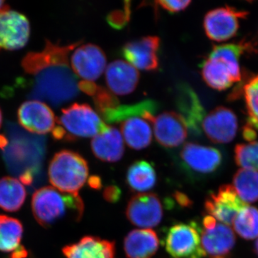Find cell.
Masks as SVG:
<instances>
[{"mask_svg": "<svg viewBox=\"0 0 258 258\" xmlns=\"http://www.w3.org/2000/svg\"><path fill=\"white\" fill-rule=\"evenodd\" d=\"M246 206L231 184L222 185L216 192L209 195L205 203L208 215L228 226L233 224L239 212Z\"/></svg>", "mask_w": 258, "mask_h": 258, "instance_id": "ba28073f", "label": "cell"}, {"mask_svg": "<svg viewBox=\"0 0 258 258\" xmlns=\"http://www.w3.org/2000/svg\"><path fill=\"white\" fill-rule=\"evenodd\" d=\"M79 91L92 97L97 111L101 113L106 110L119 106L118 98L111 91L91 81H81L79 82Z\"/></svg>", "mask_w": 258, "mask_h": 258, "instance_id": "f1b7e54d", "label": "cell"}, {"mask_svg": "<svg viewBox=\"0 0 258 258\" xmlns=\"http://www.w3.org/2000/svg\"><path fill=\"white\" fill-rule=\"evenodd\" d=\"M191 3V1H157L154 3V4L157 5V6H160L163 9L165 10L166 11L169 12L170 13H179V12L183 11L187 8Z\"/></svg>", "mask_w": 258, "mask_h": 258, "instance_id": "836d02e7", "label": "cell"}, {"mask_svg": "<svg viewBox=\"0 0 258 258\" xmlns=\"http://www.w3.org/2000/svg\"><path fill=\"white\" fill-rule=\"evenodd\" d=\"M235 159L236 164L243 169L258 171V142L237 144Z\"/></svg>", "mask_w": 258, "mask_h": 258, "instance_id": "1f68e13d", "label": "cell"}, {"mask_svg": "<svg viewBox=\"0 0 258 258\" xmlns=\"http://www.w3.org/2000/svg\"><path fill=\"white\" fill-rule=\"evenodd\" d=\"M82 42L60 45V42L53 43L47 40L43 50L28 52L23 57L24 71L35 76L30 96L59 106L79 95V81L69 59L71 52Z\"/></svg>", "mask_w": 258, "mask_h": 258, "instance_id": "6da1fadb", "label": "cell"}, {"mask_svg": "<svg viewBox=\"0 0 258 258\" xmlns=\"http://www.w3.org/2000/svg\"><path fill=\"white\" fill-rule=\"evenodd\" d=\"M137 69L122 60L113 61L106 69V81L110 91L119 96L134 92L139 81Z\"/></svg>", "mask_w": 258, "mask_h": 258, "instance_id": "d6986e66", "label": "cell"}, {"mask_svg": "<svg viewBox=\"0 0 258 258\" xmlns=\"http://www.w3.org/2000/svg\"><path fill=\"white\" fill-rule=\"evenodd\" d=\"M249 47L243 42L212 47L201 64V74L208 86L224 91L242 79L240 57Z\"/></svg>", "mask_w": 258, "mask_h": 258, "instance_id": "7a4b0ae2", "label": "cell"}, {"mask_svg": "<svg viewBox=\"0 0 258 258\" xmlns=\"http://www.w3.org/2000/svg\"><path fill=\"white\" fill-rule=\"evenodd\" d=\"M121 195L120 188L115 185H111L105 188L103 191V198L108 203H115L119 201Z\"/></svg>", "mask_w": 258, "mask_h": 258, "instance_id": "e575fe53", "label": "cell"}, {"mask_svg": "<svg viewBox=\"0 0 258 258\" xmlns=\"http://www.w3.org/2000/svg\"><path fill=\"white\" fill-rule=\"evenodd\" d=\"M254 252H255L256 254H257L258 257V238L257 240H256L255 243H254Z\"/></svg>", "mask_w": 258, "mask_h": 258, "instance_id": "ab89813d", "label": "cell"}, {"mask_svg": "<svg viewBox=\"0 0 258 258\" xmlns=\"http://www.w3.org/2000/svg\"><path fill=\"white\" fill-rule=\"evenodd\" d=\"M115 242L99 237L86 236L77 243L62 248L66 258H113Z\"/></svg>", "mask_w": 258, "mask_h": 258, "instance_id": "44dd1931", "label": "cell"}, {"mask_svg": "<svg viewBox=\"0 0 258 258\" xmlns=\"http://www.w3.org/2000/svg\"><path fill=\"white\" fill-rule=\"evenodd\" d=\"M71 66L76 76L83 81L93 82L106 70V56L101 47L94 44L79 45L71 56Z\"/></svg>", "mask_w": 258, "mask_h": 258, "instance_id": "7c38bea8", "label": "cell"}, {"mask_svg": "<svg viewBox=\"0 0 258 258\" xmlns=\"http://www.w3.org/2000/svg\"><path fill=\"white\" fill-rule=\"evenodd\" d=\"M180 157L190 170L201 174L215 172L222 161V154L218 149L195 143L184 144Z\"/></svg>", "mask_w": 258, "mask_h": 258, "instance_id": "e0dca14e", "label": "cell"}, {"mask_svg": "<svg viewBox=\"0 0 258 258\" xmlns=\"http://www.w3.org/2000/svg\"><path fill=\"white\" fill-rule=\"evenodd\" d=\"M152 124L155 138L162 147H179L187 138L186 123L179 113L176 112H163L157 117H154Z\"/></svg>", "mask_w": 258, "mask_h": 258, "instance_id": "9a60e30c", "label": "cell"}, {"mask_svg": "<svg viewBox=\"0 0 258 258\" xmlns=\"http://www.w3.org/2000/svg\"><path fill=\"white\" fill-rule=\"evenodd\" d=\"M126 182L130 189L137 192L152 189L157 183V174L154 166L145 160L135 161L127 171Z\"/></svg>", "mask_w": 258, "mask_h": 258, "instance_id": "484cf974", "label": "cell"}, {"mask_svg": "<svg viewBox=\"0 0 258 258\" xmlns=\"http://www.w3.org/2000/svg\"><path fill=\"white\" fill-rule=\"evenodd\" d=\"M233 187L244 203L258 201V171L240 169L233 177Z\"/></svg>", "mask_w": 258, "mask_h": 258, "instance_id": "83f0119b", "label": "cell"}, {"mask_svg": "<svg viewBox=\"0 0 258 258\" xmlns=\"http://www.w3.org/2000/svg\"><path fill=\"white\" fill-rule=\"evenodd\" d=\"M202 246L209 258H231L236 237L230 226L221 222L211 228H200Z\"/></svg>", "mask_w": 258, "mask_h": 258, "instance_id": "2e32d148", "label": "cell"}, {"mask_svg": "<svg viewBox=\"0 0 258 258\" xmlns=\"http://www.w3.org/2000/svg\"><path fill=\"white\" fill-rule=\"evenodd\" d=\"M88 173L87 161L79 153L67 149L56 153L49 164V181L61 192L79 195Z\"/></svg>", "mask_w": 258, "mask_h": 258, "instance_id": "5b68a950", "label": "cell"}, {"mask_svg": "<svg viewBox=\"0 0 258 258\" xmlns=\"http://www.w3.org/2000/svg\"><path fill=\"white\" fill-rule=\"evenodd\" d=\"M243 134L244 139H247V141H252L256 137L255 132H254L253 128L250 125L244 128Z\"/></svg>", "mask_w": 258, "mask_h": 258, "instance_id": "74e56055", "label": "cell"}, {"mask_svg": "<svg viewBox=\"0 0 258 258\" xmlns=\"http://www.w3.org/2000/svg\"><path fill=\"white\" fill-rule=\"evenodd\" d=\"M23 227L17 219L0 215V251L15 252L20 247Z\"/></svg>", "mask_w": 258, "mask_h": 258, "instance_id": "4316f807", "label": "cell"}, {"mask_svg": "<svg viewBox=\"0 0 258 258\" xmlns=\"http://www.w3.org/2000/svg\"><path fill=\"white\" fill-rule=\"evenodd\" d=\"M91 149L97 159L105 162H116L124 154V143L118 128L107 126L91 141Z\"/></svg>", "mask_w": 258, "mask_h": 258, "instance_id": "ffe728a7", "label": "cell"}, {"mask_svg": "<svg viewBox=\"0 0 258 258\" xmlns=\"http://www.w3.org/2000/svg\"><path fill=\"white\" fill-rule=\"evenodd\" d=\"M158 103L153 100H145L132 105H119L111 109L106 110L100 114L108 123H121L123 120L134 116L143 117L152 124L154 113L157 112Z\"/></svg>", "mask_w": 258, "mask_h": 258, "instance_id": "cb8c5ba5", "label": "cell"}, {"mask_svg": "<svg viewBox=\"0 0 258 258\" xmlns=\"http://www.w3.org/2000/svg\"><path fill=\"white\" fill-rule=\"evenodd\" d=\"M248 15L226 6L210 10L204 19V29L207 36L217 42L226 41L235 36L239 29V19L245 18Z\"/></svg>", "mask_w": 258, "mask_h": 258, "instance_id": "52a82bcc", "label": "cell"}, {"mask_svg": "<svg viewBox=\"0 0 258 258\" xmlns=\"http://www.w3.org/2000/svg\"><path fill=\"white\" fill-rule=\"evenodd\" d=\"M161 40L157 36H146L126 42L120 48V55L135 69L156 71L159 69Z\"/></svg>", "mask_w": 258, "mask_h": 258, "instance_id": "9c48e42d", "label": "cell"}, {"mask_svg": "<svg viewBox=\"0 0 258 258\" xmlns=\"http://www.w3.org/2000/svg\"><path fill=\"white\" fill-rule=\"evenodd\" d=\"M56 124L53 138L69 142L94 137L108 126L89 105L77 103L62 109Z\"/></svg>", "mask_w": 258, "mask_h": 258, "instance_id": "277c9868", "label": "cell"}, {"mask_svg": "<svg viewBox=\"0 0 258 258\" xmlns=\"http://www.w3.org/2000/svg\"><path fill=\"white\" fill-rule=\"evenodd\" d=\"M88 184L91 188L95 189H100L102 187L101 178L97 176H93L88 180Z\"/></svg>", "mask_w": 258, "mask_h": 258, "instance_id": "8d00e7d4", "label": "cell"}, {"mask_svg": "<svg viewBox=\"0 0 258 258\" xmlns=\"http://www.w3.org/2000/svg\"><path fill=\"white\" fill-rule=\"evenodd\" d=\"M2 123H3V112H2L1 108H0V128H1Z\"/></svg>", "mask_w": 258, "mask_h": 258, "instance_id": "60d3db41", "label": "cell"}, {"mask_svg": "<svg viewBox=\"0 0 258 258\" xmlns=\"http://www.w3.org/2000/svg\"><path fill=\"white\" fill-rule=\"evenodd\" d=\"M18 118L24 128L37 135L52 132L57 123V118L50 107L35 99L22 103L18 110Z\"/></svg>", "mask_w": 258, "mask_h": 258, "instance_id": "4fadbf2b", "label": "cell"}, {"mask_svg": "<svg viewBox=\"0 0 258 258\" xmlns=\"http://www.w3.org/2000/svg\"><path fill=\"white\" fill-rule=\"evenodd\" d=\"M235 113L225 107H217L204 118L202 128L208 138L215 144H227L235 138L237 131Z\"/></svg>", "mask_w": 258, "mask_h": 258, "instance_id": "5bb4252c", "label": "cell"}, {"mask_svg": "<svg viewBox=\"0 0 258 258\" xmlns=\"http://www.w3.org/2000/svg\"><path fill=\"white\" fill-rule=\"evenodd\" d=\"M174 197L180 206L184 207V208H189L192 205V202L189 200V198L186 195L180 192V191H176L174 193Z\"/></svg>", "mask_w": 258, "mask_h": 258, "instance_id": "d590c367", "label": "cell"}, {"mask_svg": "<svg viewBox=\"0 0 258 258\" xmlns=\"http://www.w3.org/2000/svg\"><path fill=\"white\" fill-rule=\"evenodd\" d=\"M232 225L244 240H254L258 237V209L247 205L239 212Z\"/></svg>", "mask_w": 258, "mask_h": 258, "instance_id": "f546056e", "label": "cell"}, {"mask_svg": "<svg viewBox=\"0 0 258 258\" xmlns=\"http://www.w3.org/2000/svg\"><path fill=\"white\" fill-rule=\"evenodd\" d=\"M131 6L129 2H125V5L122 9L111 12L107 16V22L108 25L115 29L124 28L128 23L131 16Z\"/></svg>", "mask_w": 258, "mask_h": 258, "instance_id": "d6a6232c", "label": "cell"}, {"mask_svg": "<svg viewBox=\"0 0 258 258\" xmlns=\"http://www.w3.org/2000/svg\"><path fill=\"white\" fill-rule=\"evenodd\" d=\"M26 196V189L20 180L11 176L0 179V208L5 211H18L23 207Z\"/></svg>", "mask_w": 258, "mask_h": 258, "instance_id": "d4e9b609", "label": "cell"}, {"mask_svg": "<svg viewBox=\"0 0 258 258\" xmlns=\"http://www.w3.org/2000/svg\"><path fill=\"white\" fill-rule=\"evenodd\" d=\"M243 91L249 124L258 130V75L249 80L244 86Z\"/></svg>", "mask_w": 258, "mask_h": 258, "instance_id": "4dcf8cb0", "label": "cell"}, {"mask_svg": "<svg viewBox=\"0 0 258 258\" xmlns=\"http://www.w3.org/2000/svg\"><path fill=\"white\" fill-rule=\"evenodd\" d=\"M30 25L25 15L13 10L0 13V49L17 50L28 43Z\"/></svg>", "mask_w": 258, "mask_h": 258, "instance_id": "8fae6325", "label": "cell"}, {"mask_svg": "<svg viewBox=\"0 0 258 258\" xmlns=\"http://www.w3.org/2000/svg\"><path fill=\"white\" fill-rule=\"evenodd\" d=\"M164 244L172 258H204L205 256L200 227L195 222L173 225L166 232Z\"/></svg>", "mask_w": 258, "mask_h": 258, "instance_id": "8992f818", "label": "cell"}, {"mask_svg": "<svg viewBox=\"0 0 258 258\" xmlns=\"http://www.w3.org/2000/svg\"><path fill=\"white\" fill-rule=\"evenodd\" d=\"M32 210L36 221L46 228L64 219L79 221L84 205L79 195L61 192L52 186H44L34 193Z\"/></svg>", "mask_w": 258, "mask_h": 258, "instance_id": "3957f363", "label": "cell"}, {"mask_svg": "<svg viewBox=\"0 0 258 258\" xmlns=\"http://www.w3.org/2000/svg\"><path fill=\"white\" fill-rule=\"evenodd\" d=\"M176 106L186 126L195 135L201 132L205 110L195 91L189 85L182 83L177 88Z\"/></svg>", "mask_w": 258, "mask_h": 258, "instance_id": "ac0fdd59", "label": "cell"}, {"mask_svg": "<svg viewBox=\"0 0 258 258\" xmlns=\"http://www.w3.org/2000/svg\"><path fill=\"white\" fill-rule=\"evenodd\" d=\"M10 10V6L3 0H0V13Z\"/></svg>", "mask_w": 258, "mask_h": 258, "instance_id": "f35d334b", "label": "cell"}, {"mask_svg": "<svg viewBox=\"0 0 258 258\" xmlns=\"http://www.w3.org/2000/svg\"><path fill=\"white\" fill-rule=\"evenodd\" d=\"M159 247L157 233L149 229L132 231L125 237L123 243L128 258H152Z\"/></svg>", "mask_w": 258, "mask_h": 258, "instance_id": "7402d4cb", "label": "cell"}, {"mask_svg": "<svg viewBox=\"0 0 258 258\" xmlns=\"http://www.w3.org/2000/svg\"><path fill=\"white\" fill-rule=\"evenodd\" d=\"M127 218L137 227L152 228L160 223L163 208L160 199L154 193H141L132 197L127 205Z\"/></svg>", "mask_w": 258, "mask_h": 258, "instance_id": "30bf717a", "label": "cell"}, {"mask_svg": "<svg viewBox=\"0 0 258 258\" xmlns=\"http://www.w3.org/2000/svg\"><path fill=\"white\" fill-rule=\"evenodd\" d=\"M152 123L143 117L134 116L120 123L122 137L131 149L142 150L152 140Z\"/></svg>", "mask_w": 258, "mask_h": 258, "instance_id": "603a6c76", "label": "cell"}]
</instances>
